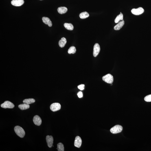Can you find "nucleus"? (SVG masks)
Segmentation results:
<instances>
[{"label":"nucleus","mask_w":151,"mask_h":151,"mask_svg":"<svg viewBox=\"0 0 151 151\" xmlns=\"http://www.w3.org/2000/svg\"><path fill=\"white\" fill-rule=\"evenodd\" d=\"M14 131L17 135L20 137L22 138L24 137L25 133L23 128L20 126H17L15 127Z\"/></svg>","instance_id":"nucleus-1"},{"label":"nucleus","mask_w":151,"mask_h":151,"mask_svg":"<svg viewBox=\"0 0 151 151\" xmlns=\"http://www.w3.org/2000/svg\"><path fill=\"white\" fill-rule=\"evenodd\" d=\"M123 127L120 125H117L111 128L110 131L112 133L117 134L121 132L123 130Z\"/></svg>","instance_id":"nucleus-2"},{"label":"nucleus","mask_w":151,"mask_h":151,"mask_svg":"<svg viewBox=\"0 0 151 151\" xmlns=\"http://www.w3.org/2000/svg\"><path fill=\"white\" fill-rule=\"evenodd\" d=\"M102 80L108 84H112L114 80L113 77L112 75L108 74L102 77Z\"/></svg>","instance_id":"nucleus-3"},{"label":"nucleus","mask_w":151,"mask_h":151,"mask_svg":"<svg viewBox=\"0 0 151 151\" xmlns=\"http://www.w3.org/2000/svg\"><path fill=\"white\" fill-rule=\"evenodd\" d=\"M132 14L135 15H139L143 13L144 12V10L141 7H139L137 8H133L131 11Z\"/></svg>","instance_id":"nucleus-4"},{"label":"nucleus","mask_w":151,"mask_h":151,"mask_svg":"<svg viewBox=\"0 0 151 151\" xmlns=\"http://www.w3.org/2000/svg\"><path fill=\"white\" fill-rule=\"evenodd\" d=\"M1 108H4L12 109L14 107V105L10 101H6L1 104Z\"/></svg>","instance_id":"nucleus-5"},{"label":"nucleus","mask_w":151,"mask_h":151,"mask_svg":"<svg viewBox=\"0 0 151 151\" xmlns=\"http://www.w3.org/2000/svg\"><path fill=\"white\" fill-rule=\"evenodd\" d=\"M50 108L51 111L56 112L60 109V104L58 103H54L51 105Z\"/></svg>","instance_id":"nucleus-6"},{"label":"nucleus","mask_w":151,"mask_h":151,"mask_svg":"<svg viewBox=\"0 0 151 151\" xmlns=\"http://www.w3.org/2000/svg\"><path fill=\"white\" fill-rule=\"evenodd\" d=\"M100 51V46L97 43L95 44L93 48V54L94 57H96L99 54Z\"/></svg>","instance_id":"nucleus-7"},{"label":"nucleus","mask_w":151,"mask_h":151,"mask_svg":"<svg viewBox=\"0 0 151 151\" xmlns=\"http://www.w3.org/2000/svg\"><path fill=\"white\" fill-rule=\"evenodd\" d=\"M46 140L48 146L49 148H51L53 146V138L52 136L47 135L46 137Z\"/></svg>","instance_id":"nucleus-8"},{"label":"nucleus","mask_w":151,"mask_h":151,"mask_svg":"<svg viewBox=\"0 0 151 151\" xmlns=\"http://www.w3.org/2000/svg\"><path fill=\"white\" fill-rule=\"evenodd\" d=\"M24 0H13L11 3L14 6L19 7L21 6L24 4Z\"/></svg>","instance_id":"nucleus-9"},{"label":"nucleus","mask_w":151,"mask_h":151,"mask_svg":"<svg viewBox=\"0 0 151 151\" xmlns=\"http://www.w3.org/2000/svg\"><path fill=\"white\" fill-rule=\"evenodd\" d=\"M82 140L81 137L79 136H77L75 138L74 145L75 146L78 148H80L81 145Z\"/></svg>","instance_id":"nucleus-10"},{"label":"nucleus","mask_w":151,"mask_h":151,"mask_svg":"<svg viewBox=\"0 0 151 151\" xmlns=\"http://www.w3.org/2000/svg\"><path fill=\"white\" fill-rule=\"evenodd\" d=\"M34 124L37 126H40L42 124V120L41 118L38 115L34 116L33 118Z\"/></svg>","instance_id":"nucleus-11"},{"label":"nucleus","mask_w":151,"mask_h":151,"mask_svg":"<svg viewBox=\"0 0 151 151\" xmlns=\"http://www.w3.org/2000/svg\"><path fill=\"white\" fill-rule=\"evenodd\" d=\"M42 21L45 24L48 25L50 27L52 26V23L49 18L46 17H43L42 18Z\"/></svg>","instance_id":"nucleus-12"},{"label":"nucleus","mask_w":151,"mask_h":151,"mask_svg":"<svg viewBox=\"0 0 151 151\" xmlns=\"http://www.w3.org/2000/svg\"><path fill=\"white\" fill-rule=\"evenodd\" d=\"M125 22L124 20L120 21L114 27V29L115 30H120L124 25Z\"/></svg>","instance_id":"nucleus-13"},{"label":"nucleus","mask_w":151,"mask_h":151,"mask_svg":"<svg viewBox=\"0 0 151 151\" xmlns=\"http://www.w3.org/2000/svg\"><path fill=\"white\" fill-rule=\"evenodd\" d=\"M66 43H67V40H66V38L63 37L59 42V45L60 47L63 48L65 46Z\"/></svg>","instance_id":"nucleus-14"},{"label":"nucleus","mask_w":151,"mask_h":151,"mask_svg":"<svg viewBox=\"0 0 151 151\" xmlns=\"http://www.w3.org/2000/svg\"><path fill=\"white\" fill-rule=\"evenodd\" d=\"M67 9L65 7H59L58 9V11L60 14H65L67 12Z\"/></svg>","instance_id":"nucleus-15"},{"label":"nucleus","mask_w":151,"mask_h":151,"mask_svg":"<svg viewBox=\"0 0 151 151\" xmlns=\"http://www.w3.org/2000/svg\"><path fill=\"white\" fill-rule=\"evenodd\" d=\"M18 107L20 109L23 110L28 109L30 107V106L29 104L24 103L23 104L19 105Z\"/></svg>","instance_id":"nucleus-16"},{"label":"nucleus","mask_w":151,"mask_h":151,"mask_svg":"<svg viewBox=\"0 0 151 151\" xmlns=\"http://www.w3.org/2000/svg\"><path fill=\"white\" fill-rule=\"evenodd\" d=\"M64 27L67 30H73L74 29V26L71 23H65L64 24Z\"/></svg>","instance_id":"nucleus-17"},{"label":"nucleus","mask_w":151,"mask_h":151,"mask_svg":"<svg viewBox=\"0 0 151 151\" xmlns=\"http://www.w3.org/2000/svg\"><path fill=\"white\" fill-rule=\"evenodd\" d=\"M79 16L81 19H85L89 16V14L86 12H84L81 13L79 15Z\"/></svg>","instance_id":"nucleus-18"},{"label":"nucleus","mask_w":151,"mask_h":151,"mask_svg":"<svg viewBox=\"0 0 151 151\" xmlns=\"http://www.w3.org/2000/svg\"><path fill=\"white\" fill-rule=\"evenodd\" d=\"M35 102V99L33 98L25 99L23 101V102L25 103L29 104L33 103Z\"/></svg>","instance_id":"nucleus-19"},{"label":"nucleus","mask_w":151,"mask_h":151,"mask_svg":"<svg viewBox=\"0 0 151 151\" xmlns=\"http://www.w3.org/2000/svg\"><path fill=\"white\" fill-rule=\"evenodd\" d=\"M123 20V15L121 13H120V14L118 16H117L115 20V23H118L120 21H121V20Z\"/></svg>","instance_id":"nucleus-20"},{"label":"nucleus","mask_w":151,"mask_h":151,"mask_svg":"<svg viewBox=\"0 0 151 151\" xmlns=\"http://www.w3.org/2000/svg\"><path fill=\"white\" fill-rule=\"evenodd\" d=\"M76 49L74 46H72L70 47L68 50V54H74L76 52Z\"/></svg>","instance_id":"nucleus-21"},{"label":"nucleus","mask_w":151,"mask_h":151,"mask_svg":"<svg viewBox=\"0 0 151 151\" xmlns=\"http://www.w3.org/2000/svg\"><path fill=\"white\" fill-rule=\"evenodd\" d=\"M58 150V151H64V145L62 143H59L57 145Z\"/></svg>","instance_id":"nucleus-22"},{"label":"nucleus","mask_w":151,"mask_h":151,"mask_svg":"<svg viewBox=\"0 0 151 151\" xmlns=\"http://www.w3.org/2000/svg\"><path fill=\"white\" fill-rule=\"evenodd\" d=\"M144 100L147 102H151V94L147 95L144 98Z\"/></svg>","instance_id":"nucleus-23"},{"label":"nucleus","mask_w":151,"mask_h":151,"mask_svg":"<svg viewBox=\"0 0 151 151\" xmlns=\"http://www.w3.org/2000/svg\"><path fill=\"white\" fill-rule=\"evenodd\" d=\"M84 84H81L78 86L79 89L81 91L83 90L84 89Z\"/></svg>","instance_id":"nucleus-24"},{"label":"nucleus","mask_w":151,"mask_h":151,"mask_svg":"<svg viewBox=\"0 0 151 151\" xmlns=\"http://www.w3.org/2000/svg\"><path fill=\"white\" fill-rule=\"evenodd\" d=\"M77 95H78V97L79 98H81L83 97V95L82 92H78V93H77Z\"/></svg>","instance_id":"nucleus-25"},{"label":"nucleus","mask_w":151,"mask_h":151,"mask_svg":"<svg viewBox=\"0 0 151 151\" xmlns=\"http://www.w3.org/2000/svg\"></svg>","instance_id":"nucleus-26"}]
</instances>
